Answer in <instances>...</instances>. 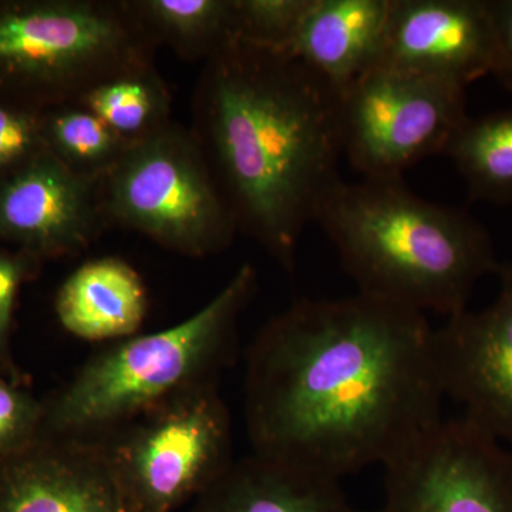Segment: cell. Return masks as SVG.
I'll return each mask as SVG.
<instances>
[{
	"mask_svg": "<svg viewBox=\"0 0 512 512\" xmlns=\"http://www.w3.org/2000/svg\"><path fill=\"white\" fill-rule=\"evenodd\" d=\"M214 382L195 384L133 420L103 451L127 512H168L232 466L231 417Z\"/></svg>",
	"mask_w": 512,
	"mask_h": 512,
	"instance_id": "52a82bcc",
	"label": "cell"
},
{
	"mask_svg": "<svg viewBox=\"0 0 512 512\" xmlns=\"http://www.w3.org/2000/svg\"><path fill=\"white\" fill-rule=\"evenodd\" d=\"M5 512H127L106 458L77 444L69 460L29 471L13 484Z\"/></svg>",
	"mask_w": 512,
	"mask_h": 512,
	"instance_id": "2e32d148",
	"label": "cell"
},
{
	"mask_svg": "<svg viewBox=\"0 0 512 512\" xmlns=\"http://www.w3.org/2000/svg\"><path fill=\"white\" fill-rule=\"evenodd\" d=\"M99 195L110 227L133 229L178 254H218L239 232L201 147L178 124L131 144L99 181Z\"/></svg>",
	"mask_w": 512,
	"mask_h": 512,
	"instance_id": "8992f818",
	"label": "cell"
},
{
	"mask_svg": "<svg viewBox=\"0 0 512 512\" xmlns=\"http://www.w3.org/2000/svg\"><path fill=\"white\" fill-rule=\"evenodd\" d=\"M77 103L93 111L128 146L173 123L170 90L154 66L97 84Z\"/></svg>",
	"mask_w": 512,
	"mask_h": 512,
	"instance_id": "d6986e66",
	"label": "cell"
},
{
	"mask_svg": "<svg viewBox=\"0 0 512 512\" xmlns=\"http://www.w3.org/2000/svg\"><path fill=\"white\" fill-rule=\"evenodd\" d=\"M471 198L512 204V109L467 117L444 151Z\"/></svg>",
	"mask_w": 512,
	"mask_h": 512,
	"instance_id": "ac0fdd59",
	"label": "cell"
},
{
	"mask_svg": "<svg viewBox=\"0 0 512 512\" xmlns=\"http://www.w3.org/2000/svg\"><path fill=\"white\" fill-rule=\"evenodd\" d=\"M494 32V66L497 77L512 92V0H487Z\"/></svg>",
	"mask_w": 512,
	"mask_h": 512,
	"instance_id": "603a6c76",
	"label": "cell"
},
{
	"mask_svg": "<svg viewBox=\"0 0 512 512\" xmlns=\"http://www.w3.org/2000/svg\"><path fill=\"white\" fill-rule=\"evenodd\" d=\"M200 512H365L340 483L319 480L264 458H245L205 490Z\"/></svg>",
	"mask_w": 512,
	"mask_h": 512,
	"instance_id": "9a60e30c",
	"label": "cell"
},
{
	"mask_svg": "<svg viewBox=\"0 0 512 512\" xmlns=\"http://www.w3.org/2000/svg\"><path fill=\"white\" fill-rule=\"evenodd\" d=\"M99 183L45 150L0 178V237L50 255L80 254L109 228Z\"/></svg>",
	"mask_w": 512,
	"mask_h": 512,
	"instance_id": "7c38bea8",
	"label": "cell"
},
{
	"mask_svg": "<svg viewBox=\"0 0 512 512\" xmlns=\"http://www.w3.org/2000/svg\"><path fill=\"white\" fill-rule=\"evenodd\" d=\"M25 414V407L18 394L0 384V444L8 441L19 429Z\"/></svg>",
	"mask_w": 512,
	"mask_h": 512,
	"instance_id": "d4e9b609",
	"label": "cell"
},
{
	"mask_svg": "<svg viewBox=\"0 0 512 512\" xmlns=\"http://www.w3.org/2000/svg\"><path fill=\"white\" fill-rule=\"evenodd\" d=\"M312 0H235L237 40L288 53Z\"/></svg>",
	"mask_w": 512,
	"mask_h": 512,
	"instance_id": "44dd1931",
	"label": "cell"
},
{
	"mask_svg": "<svg viewBox=\"0 0 512 512\" xmlns=\"http://www.w3.org/2000/svg\"><path fill=\"white\" fill-rule=\"evenodd\" d=\"M130 0L0 6V89L23 106L77 103L97 84L154 66L157 49Z\"/></svg>",
	"mask_w": 512,
	"mask_h": 512,
	"instance_id": "5b68a950",
	"label": "cell"
},
{
	"mask_svg": "<svg viewBox=\"0 0 512 512\" xmlns=\"http://www.w3.org/2000/svg\"><path fill=\"white\" fill-rule=\"evenodd\" d=\"M383 471V500L370 512H512L511 448L463 416Z\"/></svg>",
	"mask_w": 512,
	"mask_h": 512,
	"instance_id": "9c48e42d",
	"label": "cell"
},
{
	"mask_svg": "<svg viewBox=\"0 0 512 512\" xmlns=\"http://www.w3.org/2000/svg\"><path fill=\"white\" fill-rule=\"evenodd\" d=\"M20 279L22 265L16 259L0 254V336L5 335L8 329Z\"/></svg>",
	"mask_w": 512,
	"mask_h": 512,
	"instance_id": "cb8c5ba5",
	"label": "cell"
},
{
	"mask_svg": "<svg viewBox=\"0 0 512 512\" xmlns=\"http://www.w3.org/2000/svg\"><path fill=\"white\" fill-rule=\"evenodd\" d=\"M497 298L434 329V355L444 397L464 419L512 450V262H501Z\"/></svg>",
	"mask_w": 512,
	"mask_h": 512,
	"instance_id": "30bf717a",
	"label": "cell"
},
{
	"mask_svg": "<svg viewBox=\"0 0 512 512\" xmlns=\"http://www.w3.org/2000/svg\"><path fill=\"white\" fill-rule=\"evenodd\" d=\"M45 150L42 113L0 101V178Z\"/></svg>",
	"mask_w": 512,
	"mask_h": 512,
	"instance_id": "7402d4cb",
	"label": "cell"
},
{
	"mask_svg": "<svg viewBox=\"0 0 512 512\" xmlns=\"http://www.w3.org/2000/svg\"><path fill=\"white\" fill-rule=\"evenodd\" d=\"M466 87L373 66L340 93L342 151L365 178H402L444 154L467 119Z\"/></svg>",
	"mask_w": 512,
	"mask_h": 512,
	"instance_id": "ba28073f",
	"label": "cell"
},
{
	"mask_svg": "<svg viewBox=\"0 0 512 512\" xmlns=\"http://www.w3.org/2000/svg\"><path fill=\"white\" fill-rule=\"evenodd\" d=\"M256 286L254 266L238 269L201 311L173 328L137 336L94 357L60 399L57 419L79 437L124 426L228 362L239 315Z\"/></svg>",
	"mask_w": 512,
	"mask_h": 512,
	"instance_id": "277c9868",
	"label": "cell"
},
{
	"mask_svg": "<svg viewBox=\"0 0 512 512\" xmlns=\"http://www.w3.org/2000/svg\"><path fill=\"white\" fill-rule=\"evenodd\" d=\"M57 318L77 338H126L140 328L147 293L137 272L117 258L86 262L57 293Z\"/></svg>",
	"mask_w": 512,
	"mask_h": 512,
	"instance_id": "5bb4252c",
	"label": "cell"
},
{
	"mask_svg": "<svg viewBox=\"0 0 512 512\" xmlns=\"http://www.w3.org/2000/svg\"><path fill=\"white\" fill-rule=\"evenodd\" d=\"M375 66L467 87L493 74L487 0H392Z\"/></svg>",
	"mask_w": 512,
	"mask_h": 512,
	"instance_id": "8fae6325",
	"label": "cell"
},
{
	"mask_svg": "<svg viewBox=\"0 0 512 512\" xmlns=\"http://www.w3.org/2000/svg\"><path fill=\"white\" fill-rule=\"evenodd\" d=\"M392 0H312L286 55L342 93L372 69Z\"/></svg>",
	"mask_w": 512,
	"mask_h": 512,
	"instance_id": "4fadbf2b",
	"label": "cell"
},
{
	"mask_svg": "<svg viewBox=\"0 0 512 512\" xmlns=\"http://www.w3.org/2000/svg\"><path fill=\"white\" fill-rule=\"evenodd\" d=\"M357 293L450 318L495 274L487 229L466 211L424 200L402 178L342 181L316 217Z\"/></svg>",
	"mask_w": 512,
	"mask_h": 512,
	"instance_id": "3957f363",
	"label": "cell"
},
{
	"mask_svg": "<svg viewBox=\"0 0 512 512\" xmlns=\"http://www.w3.org/2000/svg\"><path fill=\"white\" fill-rule=\"evenodd\" d=\"M157 46L185 60H210L237 40L235 0H130Z\"/></svg>",
	"mask_w": 512,
	"mask_h": 512,
	"instance_id": "e0dca14e",
	"label": "cell"
},
{
	"mask_svg": "<svg viewBox=\"0 0 512 512\" xmlns=\"http://www.w3.org/2000/svg\"><path fill=\"white\" fill-rule=\"evenodd\" d=\"M339 101L299 60L238 40L204 63L195 87L191 133L238 231L286 272L343 181Z\"/></svg>",
	"mask_w": 512,
	"mask_h": 512,
	"instance_id": "7a4b0ae2",
	"label": "cell"
},
{
	"mask_svg": "<svg viewBox=\"0 0 512 512\" xmlns=\"http://www.w3.org/2000/svg\"><path fill=\"white\" fill-rule=\"evenodd\" d=\"M42 136L52 156L77 177L92 183H99L130 147L79 103L43 111Z\"/></svg>",
	"mask_w": 512,
	"mask_h": 512,
	"instance_id": "ffe728a7",
	"label": "cell"
},
{
	"mask_svg": "<svg viewBox=\"0 0 512 512\" xmlns=\"http://www.w3.org/2000/svg\"><path fill=\"white\" fill-rule=\"evenodd\" d=\"M427 316L356 293L303 299L248 353L255 456L340 483L386 468L444 420Z\"/></svg>",
	"mask_w": 512,
	"mask_h": 512,
	"instance_id": "6da1fadb",
	"label": "cell"
}]
</instances>
